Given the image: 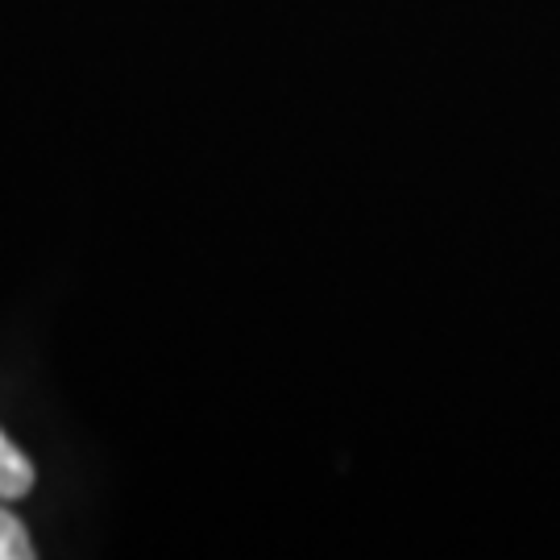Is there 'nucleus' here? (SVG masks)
I'll list each match as a JSON object with an SVG mask.
<instances>
[{"mask_svg": "<svg viewBox=\"0 0 560 560\" xmlns=\"http://www.w3.org/2000/svg\"><path fill=\"white\" fill-rule=\"evenodd\" d=\"M34 490V465L0 432V499H21Z\"/></svg>", "mask_w": 560, "mask_h": 560, "instance_id": "1", "label": "nucleus"}, {"mask_svg": "<svg viewBox=\"0 0 560 560\" xmlns=\"http://www.w3.org/2000/svg\"><path fill=\"white\" fill-rule=\"evenodd\" d=\"M25 557H34L30 532L18 523V515L0 511V560H25Z\"/></svg>", "mask_w": 560, "mask_h": 560, "instance_id": "2", "label": "nucleus"}]
</instances>
